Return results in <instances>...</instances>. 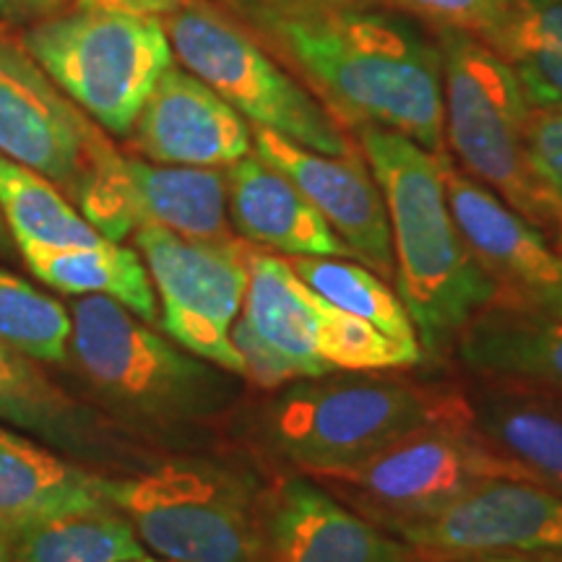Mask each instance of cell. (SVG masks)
I'll use <instances>...</instances> for the list:
<instances>
[{
  "label": "cell",
  "instance_id": "cell-11",
  "mask_svg": "<svg viewBox=\"0 0 562 562\" xmlns=\"http://www.w3.org/2000/svg\"><path fill=\"white\" fill-rule=\"evenodd\" d=\"M91 227L121 243L146 224L188 240H227V172L222 167L157 165L112 149L74 199Z\"/></svg>",
  "mask_w": 562,
  "mask_h": 562
},
{
  "label": "cell",
  "instance_id": "cell-29",
  "mask_svg": "<svg viewBox=\"0 0 562 562\" xmlns=\"http://www.w3.org/2000/svg\"><path fill=\"white\" fill-rule=\"evenodd\" d=\"M70 313L30 281L0 269V339L30 360L60 364L70 349Z\"/></svg>",
  "mask_w": 562,
  "mask_h": 562
},
{
  "label": "cell",
  "instance_id": "cell-8",
  "mask_svg": "<svg viewBox=\"0 0 562 562\" xmlns=\"http://www.w3.org/2000/svg\"><path fill=\"white\" fill-rule=\"evenodd\" d=\"M30 50L50 81L100 128L125 136L172 66L165 24L154 16L83 9L26 32Z\"/></svg>",
  "mask_w": 562,
  "mask_h": 562
},
{
  "label": "cell",
  "instance_id": "cell-35",
  "mask_svg": "<svg viewBox=\"0 0 562 562\" xmlns=\"http://www.w3.org/2000/svg\"><path fill=\"white\" fill-rule=\"evenodd\" d=\"M456 562H554L550 554H484V558H469Z\"/></svg>",
  "mask_w": 562,
  "mask_h": 562
},
{
  "label": "cell",
  "instance_id": "cell-6",
  "mask_svg": "<svg viewBox=\"0 0 562 562\" xmlns=\"http://www.w3.org/2000/svg\"><path fill=\"white\" fill-rule=\"evenodd\" d=\"M442 123L469 178L562 243V206L539 182L526 154L531 104L513 68L484 42L438 26Z\"/></svg>",
  "mask_w": 562,
  "mask_h": 562
},
{
  "label": "cell",
  "instance_id": "cell-23",
  "mask_svg": "<svg viewBox=\"0 0 562 562\" xmlns=\"http://www.w3.org/2000/svg\"><path fill=\"white\" fill-rule=\"evenodd\" d=\"M21 258L30 271L47 286L63 294H104L121 302L140 321H159L157 292L146 263L136 250L102 240L76 248H47V245L19 243Z\"/></svg>",
  "mask_w": 562,
  "mask_h": 562
},
{
  "label": "cell",
  "instance_id": "cell-25",
  "mask_svg": "<svg viewBox=\"0 0 562 562\" xmlns=\"http://www.w3.org/2000/svg\"><path fill=\"white\" fill-rule=\"evenodd\" d=\"M0 214L11 237L19 243L47 245V248H76L97 245L102 237L83 220L60 188L40 172L0 154Z\"/></svg>",
  "mask_w": 562,
  "mask_h": 562
},
{
  "label": "cell",
  "instance_id": "cell-26",
  "mask_svg": "<svg viewBox=\"0 0 562 562\" xmlns=\"http://www.w3.org/2000/svg\"><path fill=\"white\" fill-rule=\"evenodd\" d=\"M13 562H128L144 558V542L115 505L70 513L11 539Z\"/></svg>",
  "mask_w": 562,
  "mask_h": 562
},
{
  "label": "cell",
  "instance_id": "cell-4",
  "mask_svg": "<svg viewBox=\"0 0 562 562\" xmlns=\"http://www.w3.org/2000/svg\"><path fill=\"white\" fill-rule=\"evenodd\" d=\"M70 323L68 355L89 389L125 422L178 430L222 417L240 402V375L175 347L104 294L76 300Z\"/></svg>",
  "mask_w": 562,
  "mask_h": 562
},
{
  "label": "cell",
  "instance_id": "cell-21",
  "mask_svg": "<svg viewBox=\"0 0 562 562\" xmlns=\"http://www.w3.org/2000/svg\"><path fill=\"white\" fill-rule=\"evenodd\" d=\"M463 398L469 419L492 446L533 482L562 495V396L487 378Z\"/></svg>",
  "mask_w": 562,
  "mask_h": 562
},
{
  "label": "cell",
  "instance_id": "cell-7",
  "mask_svg": "<svg viewBox=\"0 0 562 562\" xmlns=\"http://www.w3.org/2000/svg\"><path fill=\"white\" fill-rule=\"evenodd\" d=\"M161 24L172 55H178L186 70L199 76L256 128L328 157L355 154L326 104L281 68L243 21L203 0H188L167 13Z\"/></svg>",
  "mask_w": 562,
  "mask_h": 562
},
{
  "label": "cell",
  "instance_id": "cell-33",
  "mask_svg": "<svg viewBox=\"0 0 562 562\" xmlns=\"http://www.w3.org/2000/svg\"><path fill=\"white\" fill-rule=\"evenodd\" d=\"M526 154L533 175L562 206V110H529Z\"/></svg>",
  "mask_w": 562,
  "mask_h": 562
},
{
  "label": "cell",
  "instance_id": "cell-2",
  "mask_svg": "<svg viewBox=\"0 0 562 562\" xmlns=\"http://www.w3.org/2000/svg\"><path fill=\"white\" fill-rule=\"evenodd\" d=\"M360 146L389 211L396 294L430 355L453 349L476 313L501 300V286L463 240L448 206L440 154L402 133L362 125Z\"/></svg>",
  "mask_w": 562,
  "mask_h": 562
},
{
  "label": "cell",
  "instance_id": "cell-28",
  "mask_svg": "<svg viewBox=\"0 0 562 562\" xmlns=\"http://www.w3.org/2000/svg\"><path fill=\"white\" fill-rule=\"evenodd\" d=\"M313 313L315 357L331 372L406 370L419 364L425 357L419 344L391 339L381 328H375L364 318H357V315L339 311L321 294L313 297Z\"/></svg>",
  "mask_w": 562,
  "mask_h": 562
},
{
  "label": "cell",
  "instance_id": "cell-39",
  "mask_svg": "<svg viewBox=\"0 0 562 562\" xmlns=\"http://www.w3.org/2000/svg\"><path fill=\"white\" fill-rule=\"evenodd\" d=\"M16 13H24L16 0H0V16H16Z\"/></svg>",
  "mask_w": 562,
  "mask_h": 562
},
{
  "label": "cell",
  "instance_id": "cell-36",
  "mask_svg": "<svg viewBox=\"0 0 562 562\" xmlns=\"http://www.w3.org/2000/svg\"><path fill=\"white\" fill-rule=\"evenodd\" d=\"M21 5V11H30V13H55L63 5V0H16Z\"/></svg>",
  "mask_w": 562,
  "mask_h": 562
},
{
  "label": "cell",
  "instance_id": "cell-1",
  "mask_svg": "<svg viewBox=\"0 0 562 562\" xmlns=\"http://www.w3.org/2000/svg\"><path fill=\"white\" fill-rule=\"evenodd\" d=\"M248 30L321 94L336 121L446 151L438 42L362 0H237Z\"/></svg>",
  "mask_w": 562,
  "mask_h": 562
},
{
  "label": "cell",
  "instance_id": "cell-24",
  "mask_svg": "<svg viewBox=\"0 0 562 562\" xmlns=\"http://www.w3.org/2000/svg\"><path fill=\"white\" fill-rule=\"evenodd\" d=\"M0 419L42 435L79 453H131L128 442L102 432L87 412L76 409L26 355L0 339Z\"/></svg>",
  "mask_w": 562,
  "mask_h": 562
},
{
  "label": "cell",
  "instance_id": "cell-16",
  "mask_svg": "<svg viewBox=\"0 0 562 562\" xmlns=\"http://www.w3.org/2000/svg\"><path fill=\"white\" fill-rule=\"evenodd\" d=\"M263 547L266 562H417L402 539L297 472L269 484Z\"/></svg>",
  "mask_w": 562,
  "mask_h": 562
},
{
  "label": "cell",
  "instance_id": "cell-10",
  "mask_svg": "<svg viewBox=\"0 0 562 562\" xmlns=\"http://www.w3.org/2000/svg\"><path fill=\"white\" fill-rule=\"evenodd\" d=\"M133 240L161 302L165 334L201 360L245 378L232 326L248 292L250 243L188 240L154 224L138 227Z\"/></svg>",
  "mask_w": 562,
  "mask_h": 562
},
{
  "label": "cell",
  "instance_id": "cell-38",
  "mask_svg": "<svg viewBox=\"0 0 562 562\" xmlns=\"http://www.w3.org/2000/svg\"><path fill=\"white\" fill-rule=\"evenodd\" d=\"M0 562H13V544L3 533H0Z\"/></svg>",
  "mask_w": 562,
  "mask_h": 562
},
{
  "label": "cell",
  "instance_id": "cell-14",
  "mask_svg": "<svg viewBox=\"0 0 562 562\" xmlns=\"http://www.w3.org/2000/svg\"><path fill=\"white\" fill-rule=\"evenodd\" d=\"M448 206L463 240L501 286V300L529 311L562 315V250L501 195L469 178L440 154Z\"/></svg>",
  "mask_w": 562,
  "mask_h": 562
},
{
  "label": "cell",
  "instance_id": "cell-19",
  "mask_svg": "<svg viewBox=\"0 0 562 562\" xmlns=\"http://www.w3.org/2000/svg\"><path fill=\"white\" fill-rule=\"evenodd\" d=\"M453 349L476 375L562 396V315L495 300L467 323Z\"/></svg>",
  "mask_w": 562,
  "mask_h": 562
},
{
  "label": "cell",
  "instance_id": "cell-3",
  "mask_svg": "<svg viewBox=\"0 0 562 562\" xmlns=\"http://www.w3.org/2000/svg\"><path fill=\"white\" fill-rule=\"evenodd\" d=\"M469 414L467 398L383 372L336 370L281 385L252 409V446L297 474L368 461L406 435Z\"/></svg>",
  "mask_w": 562,
  "mask_h": 562
},
{
  "label": "cell",
  "instance_id": "cell-9",
  "mask_svg": "<svg viewBox=\"0 0 562 562\" xmlns=\"http://www.w3.org/2000/svg\"><path fill=\"white\" fill-rule=\"evenodd\" d=\"M495 476L533 482L463 414L432 422L368 461L313 480L372 524L385 526L438 508Z\"/></svg>",
  "mask_w": 562,
  "mask_h": 562
},
{
  "label": "cell",
  "instance_id": "cell-40",
  "mask_svg": "<svg viewBox=\"0 0 562 562\" xmlns=\"http://www.w3.org/2000/svg\"><path fill=\"white\" fill-rule=\"evenodd\" d=\"M128 562H170V560H154V558H146V554H144V558H136V560H128Z\"/></svg>",
  "mask_w": 562,
  "mask_h": 562
},
{
  "label": "cell",
  "instance_id": "cell-34",
  "mask_svg": "<svg viewBox=\"0 0 562 562\" xmlns=\"http://www.w3.org/2000/svg\"><path fill=\"white\" fill-rule=\"evenodd\" d=\"M83 9H102L117 13H133V16L165 19L167 13L178 11L188 0H79Z\"/></svg>",
  "mask_w": 562,
  "mask_h": 562
},
{
  "label": "cell",
  "instance_id": "cell-20",
  "mask_svg": "<svg viewBox=\"0 0 562 562\" xmlns=\"http://www.w3.org/2000/svg\"><path fill=\"white\" fill-rule=\"evenodd\" d=\"M102 480L0 427V533L13 539L53 518L110 505Z\"/></svg>",
  "mask_w": 562,
  "mask_h": 562
},
{
  "label": "cell",
  "instance_id": "cell-13",
  "mask_svg": "<svg viewBox=\"0 0 562 562\" xmlns=\"http://www.w3.org/2000/svg\"><path fill=\"white\" fill-rule=\"evenodd\" d=\"M112 149L115 146L91 125L87 112L40 68L24 42L0 30V154L76 199Z\"/></svg>",
  "mask_w": 562,
  "mask_h": 562
},
{
  "label": "cell",
  "instance_id": "cell-31",
  "mask_svg": "<svg viewBox=\"0 0 562 562\" xmlns=\"http://www.w3.org/2000/svg\"><path fill=\"white\" fill-rule=\"evenodd\" d=\"M542 45H562V0H510L508 26L495 53L508 60Z\"/></svg>",
  "mask_w": 562,
  "mask_h": 562
},
{
  "label": "cell",
  "instance_id": "cell-41",
  "mask_svg": "<svg viewBox=\"0 0 562 562\" xmlns=\"http://www.w3.org/2000/svg\"><path fill=\"white\" fill-rule=\"evenodd\" d=\"M544 554H550L554 562H562V552H544Z\"/></svg>",
  "mask_w": 562,
  "mask_h": 562
},
{
  "label": "cell",
  "instance_id": "cell-5",
  "mask_svg": "<svg viewBox=\"0 0 562 562\" xmlns=\"http://www.w3.org/2000/svg\"><path fill=\"white\" fill-rule=\"evenodd\" d=\"M102 492L138 539L170 562H266L263 505L269 482L245 461L167 459Z\"/></svg>",
  "mask_w": 562,
  "mask_h": 562
},
{
  "label": "cell",
  "instance_id": "cell-22",
  "mask_svg": "<svg viewBox=\"0 0 562 562\" xmlns=\"http://www.w3.org/2000/svg\"><path fill=\"white\" fill-rule=\"evenodd\" d=\"M248 292L240 318L256 339L297 372V378H315L331 372L315 357L313 344V297L315 292L294 273L290 258L252 248L248 256Z\"/></svg>",
  "mask_w": 562,
  "mask_h": 562
},
{
  "label": "cell",
  "instance_id": "cell-18",
  "mask_svg": "<svg viewBox=\"0 0 562 562\" xmlns=\"http://www.w3.org/2000/svg\"><path fill=\"white\" fill-rule=\"evenodd\" d=\"M227 211L240 240L281 256L355 258L294 182L258 157L227 170Z\"/></svg>",
  "mask_w": 562,
  "mask_h": 562
},
{
  "label": "cell",
  "instance_id": "cell-27",
  "mask_svg": "<svg viewBox=\"0 0 562 562\" xmlns=\"http://www.w3.org/2000/svg\"><path fill=\"white\" fill-rule=\"evenodd\" d=\"M290 263L315 294H321L339 311L364 318L383 334H389L391 339L419 344L417 328H414L402 297L364 263L326 256H294Z\"/></svg>",
  "mask_w": 562,
  "mask_h": 562
},
{
  "label": "cell",
  "instance_id": "cell-12",
  "mask_svg": "<svg viewBox=\"0 0 562 562\" xmlns=\"http://www.w3.org/2000/svg\"><path fill=\"white\" fill-rule=\"evenodd\" d=\"M381 529L402 539L417 562L562 552V495L537 482L495 476Z\"/></svg>",
  "mask_w": 562,
  "mask_h": 562
},
{
  "label": "cell",
  "instance_id": "cell-17",
  "mask_svg": "<svg viewBox=\"0 0 562 562\" xmlns=\"http://www.w3.org/2000/svg\"><path fill=\"white\" fill-rule=\"evenodd\" d=\"M133 146L157 165L229 167L252 151L245 117L191 70L172 63L133 123Z\"/></svg>",
  "mask_w": 562,
  "mask_h": 562
},
{
  "label": "cell",
  "instance_id": "cell-32",
  "mask_svg": "<svg viewBox=\"0 0 562 562\" xmlns=\"http://www.w3.org/2000/svg\"><path fill=\"white\" fill-rule=\"evenodd\" d=\"M505 63L516 74L531 108L562 110V45L529 47Z\"/></svg>",
  "mask_w": 562,
  "mask_h": 562
},
{
  "label": "cell",
  "instance_id": "cell-30",
  "mask_svg": "<svg viewBox=\"0 0 562 562\" xmlns=\"http://www.w3.org/2000/svg\"><path fill=\"white\" fill-rule=\"evenodd\" d=\"M404 11L484 42L495 50L508 26L510 0H393Z\"/></svg>",
  "mask_w": 562,
  "mask_h": 562
},
{
  "label": "cell",
  "instance_id": "cell-15",
  "mask_svg": "<svg viewBox=\"0 0 562 562\" xmlns=\"http://www.w3.org/2000/svg\"><path fill=\"white\" fill-rule=\"evenodd\" d=\"M256 157L286 175L302 195L331 224L351 256L381 279L396 277L389 211L381 188L360 154L328 157L292 144L277 133L252 131Z\"/></svg>",
  "mask_w": 562,
  "mask_h": 562
},
{
  "label": "cell",
  "instance_id": "cell-37",
  "mask_svg": "<svg viewBox=\"0 0 562 562\" xmlns=\"http://www.w3.org/2000/svg\"><path fill=\"white\" fill-rule=\"evenodd\" d=\"M11 250H13V237H11L9 227H5L3 214H0V258L11 256Z\"/></svg>",
  "mask_w": 562,
  "mask_h": 562
}]
</instances>
